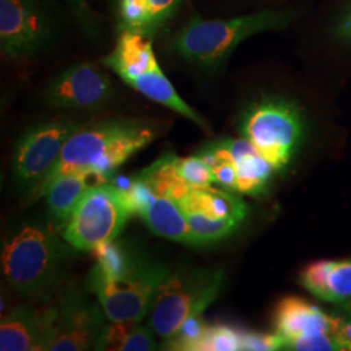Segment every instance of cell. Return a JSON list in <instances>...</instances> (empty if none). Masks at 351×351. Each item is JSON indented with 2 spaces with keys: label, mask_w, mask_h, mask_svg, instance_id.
I'll list each match as a JSON object with an SVG mask.
<instances>
[{
  "label": "cell",
  "mask_w": 351,
  "mask_h": 351,
  "mask_svg": "<svg viewBox=\"0 0 351 351\" xmlns=\"http://www.w3.org/2000/svg\"><path fill=\"white\" fill-rule=\"evenodd\" d=\"M97 263L86 288L97 297L110 322H141L150 313L156 291L171 268L123 243L95 250Z\"/></svg>",
  "instance_id": "6da1fadb"
},
{
  "label": "cell",
  "mask_w": 351,
  "mask_h": 351,
  "mask_svg": "<svg viewBox=\"0 0 351 351\" xmlns=\"http://www.w3.org/2000/svg\"><path fill=\"white\" fill-rule=\"evenodd\" d=\"M163 123L145 117L114 116L80 124L64 145L59 160L42 185L71 172H84L106 181L136 152L159 137Z\"/></svg>",
  "instance_id": "7a4b0ae2"
},
{
  "label": "cell",
  "mask_w": 351,
  "mask_h": 351,
  "mask_svg": "<svg viewBox=\"0 0 351 351\" xmlns=\"http://www.w3.org/2000/svg\"><path fill=\"white\" fill-rule=\"evenodd\" d=\"M300 17L297 10H263L229 19L194 16L168 42L171 55L201 71L215 72L246 39L282 30Z\"/></svg>",
  "instance_id": "3957f363"
},
{
  "label": "cell",
  "mask_w": 351,
  "mask_h": 351,
  "mask_svg": "<svg viewBox=\"0 0 351 351\" xmlns=\"http://www.w3.org/2000/svg\"><path fill=\"white\" fill-rule=\"evenodd\" d=\"M66 252L49 228L27 223L4 239L3 275L21 295L47 297L62 280Z\"/></svg>",
  "instance_id": "277c9868"
},
{
  "label": "cell",
  "mask_w": 351,
  "mask_h": 351,
  "mask_svg": "<svg viewBox=\"0 0 351 351\" xmlns=\"http://www.w3.org/2000/svg\"><path fill=\"white\" fill-rule=\"evenodd\" d=\"M226 274L217 268L181 267L169 271L151 304L149 326L156 336L173 339L219 297Z\"/></svg>",
  "instance_id": "5b68a950"
},
{
  "label": "cell",
  "mask_w": 351,
  "mask_h": 351,
  "mask_svg": "<svg viewBox=\"0 0 351 351\" xmlns=\"http://www.w3.org/2000/svg\"><path fill=\"white\" fill-rule=\"evenodd\" d=\"M103 64L119 75L128 86L134 88L165 108L181 114L203 130H208L204 117L184 101L158 63L152 39L137 33L123 32Z\"/></svg>",
  "instance_id": "8992f818"
},
{
  "label": "cell",
  "mask_w": 351,
  "mask_h": 351,
  "mask_svg": "<svg viewBox=\"0 0 351 351\" xmlns=\"http://www.w3.org/2000/svg\"><path fill=\"white\" fill-rule=\"evenodd\" d=\"M239 133L277 172L285 169L300 150L306 123L294 101L263 97L252 101L241 114Z\"/></svg>",
  "instance_id": "52a82bcc"
},
{
  "label": "cell",
  "mask_w": 351,
  "mask_h": 351,
  "mask_svg": "<svg viewBox=\"0 0 351 351\" xmlns=\"http://www.w3.org/2000/svg\"><path fill=\"white\" fill-rule=\"evenodd\" d=\"M130 215L124 189L99 182L82 195L62 234L75 250L95 251L119 237Z\"/></svg>",
  "instance_id": "ba28073f"
},
{
  "label": "cell",
  "mask_w": 351,
  "mask_h": 351,
  "mask_svg": "<svg viewBox=\"0 0 351 351\" xmlns=\"http://www.w3.org/2000/svg\"><path fill=\"white\" fill-rule=\"evenodd\" d=\"M59 33L47 0H0V50L13 60H29L46 52Z\"/></svg>",
  "instance_id": "9c48e42d"
},
{
  "label": "cell",
  "mask_w": 351,
  "mask_h": 351,
  "mask_svg": "<svg viewBox=\"0 0 351 351\" xmlns=\"http://www.w3.org/2000/svg\"><path fill=\"white\" fill-rule=\"evenodd\" d=\"M80 123L55 119L27 129L19 138L13 154V175L26 191L39 190L59 160L64 145Z\"/></svg>",
  "instance_id": "30bf717a"
},
{
  "label": "cell",
  "mask_w": 351,
  "mask_h": 351,
  "mask_svg": "<svg viewBox=\"0 0 351 351\" xmlns=\"http://www.w3.org/2000/svg\"><path fill=\"white\" fill-rule=\"evenodd\" d=\"M186 215L197 246L233 234L249 215V206L237 193L224 188L193 189L178 202Z\"/></svg>",
  "instance_id": "8fae6325"
},
{
  "label": "cell",
  "mask_w": 351,
  "mask_h": 351,
  "mask_svg": "<svg viewBox=\"0 0 351 351\" xmlns=\"http://www.w3.org/2000/svg\"><path fill=\"white\" fill-rule=\"evenodd\" d=\"M274 324L282 350H339L335 341L337 315L326 314L303 298L289 295L278 302Z\"/></svg>",
  "instance_id": "7c38bea8"
},
{
  "label": "cell",
  "mask_w": 351,
  "mask_h": 351,
  "mask_svg": "<svg viewBox=\"0 0 351 351\" xmlns=\"http://www.w3.org/2000/svg\"><path fill=\"white\" fill-rule=\"evenodd\" d=\"M53 303L55 323L49 351L94 349L108 319L101 303H95L75 287H65Z\"/></svg>",
  "instance_id": "4fadbf2b"
},
{
  "label": "cell",
  "mask_w": 351,
  "mask_h": 351,
  "mask_svg": "<svg viewBox=\"0 0 351 351\" xmlns=\"http://www.w3.org/2000/svg\"><path fill=\"white\" fill-rule=\"evenodd\" d=\"M116 95L111 78L91 63H75L55 75L43 91L45 101L55 108L95 111Z\"/></svg>",
  "instance_id": "5bb4252c"
},
{
  "label": "cell",
  "mask_w": 351,
  "mask_h": 351,
  "mask_svg": "<svg viewBox=\"0 0 351 351\" xmlns=\"http://www.w3.org/2000/svg\"><path fill=\"white\" fill-rule=\"evenodd\" d=\"M124 193L132 213L141 216L155 234L197 246L186 215L176 199L155 193L137 176L132 178Z\"/></svg>",
  "instance_id": "9a60e30c"
},
{
  "label": "cell",
  "mask_w": 351,
  "mask_h": 351,
  "mask_svg": "<svg viewBox=\"0 0 351 351\" xmlns=\"http://www.w3.org/2000/svg\"><path fill=\"white\" fill-rule=\"evenodd\" d=\"M53 323V303L13 307L1 317L0 350L49 351Z\"/></svg>",
  "instance_id": "2e32d148"
},
{
  "label": "cell",
  "mask_w": 351,
  "mask_h": 351,
  "mask_svg": "<svg viewBox=\"0 0 351 351\" xmlns=\"http://www.w3.org/2000/svg\"><path fill=\"white\" fill-rule=\"evenodd\" d=\"M182 3L184 0H116L117 30L152 39L175 17Z\"/></svg>",
  "instance_id": "e0dca14e"
},
{
  "label": "cell",
  "mask_w": 351,
  "mask_h": 351,
  "mask_svg": "<svg viewBox=\"0 0 351 351\" xmlns=\"http://www.w3.org/2000/svg\"><path fill=\"white\" fill-rule=\"evenodd\" d=\"M303 288L320 301L335 304L351 303V259L319 261L302 269Z\"/></svg>",
  "instance_id": "ac0fdd59"
},
{
  "label": "cell",
  "mask_w": 351,
  "mask_h": 351,
  "mask_svg": "<svg viewBox=\"0 0 351 351\" xmlns=\"http://www.w3.org/2000/svg\"><path fill=\"white\" fill-rule=\"evenodd\" d=\"M163 349L184 351L243 350V330L228 326H208L194 319L173 339L164 341Z\"/></svg>",
  "instance_id": "d6986e66"
},
{
  "label": "cell",
  "mask_w": 351,
  "mask_h": 351,
  "mask_svg": "<svg viewBox=\"0 0 351 351\" xmlns=\"http://www.w3.org/2000/svg\"><path fill=\"white\" fill-rule=\"evenodd\" d=\"M93 180L106 182L88 173L71 172L55 177L42 189L39 195L46 197L51 223L56 229L63 230L82 195L93 185L99 184Z\"/></svg>",
  "instance_id": "ffe728a7"
},
{
  "label": "cell",
  "mask_w": 351,
  "mask_h": 351,
  "mask_svg": "<svg viewBox=\"0 0 351 351\" xmlns=\"http://www.w3.org/2000/svg\"><path fill=\"white\" fill-rule=\"evenodd\" d=\"M234 164L239 194L256 197L265 191L272 173L274 167L268 163L263 155L254 147L247 139L226 138Z\"/></svg>",
  "instance_id": "44dd1931"
},
{
  "label": "cell",
  "mask_w": 351,
  "mask_h": 351,
  "mask_svg": "<svg viewBox=\"0 0 351 351\" xmlns=\"http://www.w3.org/2000/svg\"><path fill=\"white\" fill-rule=\"evenodd\" d=\"M156 349V333L141 322H111L106 324L94 350L150 351Z\"/></svg>",
  "instance_id": "7402d4cb"
},
{
  "label": "cell",
  "mask_w": 351,
  "mask_h": 351,
  "mask_svg": "<svg viewBox=\"0 0 351 351\" xmlns=\"http://www.w3.org/2000/svg\"><path fill=\"white\" fill-rule=\"evenodd\" d=\"M177 158L173 154H167L136 176L155 193L180 202L191 189L178 173Z\"/></svg>",
  "instance_id": "603a6c76"
},
{
  "label": "cell",
  "mask_w": 351,
  "mask_h": 351,
  "mask_svg": "<svg viewBox=\"0 0 351 351\" xmlns=\"http://www.w3.org/2000/svg\"><path fill=\"white\" fill-rule=\"evenodd\" d=\"M177 169L191 190L208 188L215 184L208 165L198 154L188 158H177Z\"/></svg>",
  "instance_id": "cb8c5ba5"
},
{
  "label": "cell",
  "mask_w": 351,
  "mask_h": 351,
  "mask_svg": "<svg viewBox=\"0 0 351 351\" xmlns=\"http://www.w3.org/2000/svg\"><path fill=\"white\" fill-rule=\"evenodd\" d=\"M69 7L85 36L91 40H101L103 37V26L101 17L95 13L88 4V0H64Z\"/></svg>",
  "instance_id": "d4e9b609"
},
{
  "label": "cell",
  "mask_w": 351,
  "mask_h": 351,
  "mask_svg": "<svg viewBox=\"0 0 351 351\" xmlns=\"http://www.w3.org/2000/svg\"><path fill=\"white\" fill-rule=\"evenodd\" d=\"M243 350H282V341L276 333L267 335L243 330Z\"/></svg>",
  "instance_id": "484cf974"
},
{
  "label": "cell",
  "mask_w": 351,
  "mask_h": 351,
  "mask_svg": "<svg viewBox=\"0 0 351 351\" xmlns=\"http://www.w3.org/2000/svg\"><path fill=\"white\" fill-rule=\"evenodd\" d=\"M335 341L339 350H351V315L337 314Z\"/></svg>",
  "instance_id": "4316f807"
},
{
  "label": "cell",
  "mask_w": 351,
  "mask_h": 351,
  "mask_svg": "<svg viewBox=\"0 0 351 351\" xmlns=\"http://www.w3.org/2000/svg\"><path fill=\"white\" fill-rule=\"evenodd\" d=\"M336 36L342 40L351 42V5L341 16L336 26Z\"/></svg>",
  "instance_id": "83f0119b"
}]
</instances>
